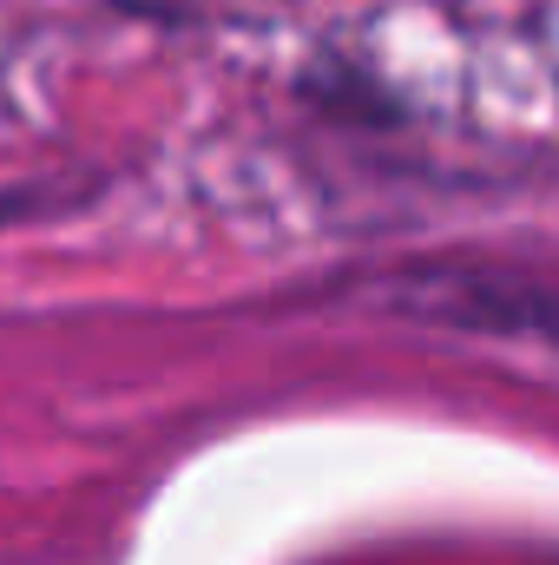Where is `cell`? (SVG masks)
Here are the masks:
<instances>
[{"mask_svg":"<svg viewBox=\"0 0 559 565\" xmlns=\"http://www.w3.org/2000/svg\"><path fill=\"white\" fill-rule=\"evenodd\" d=\"M402 316L467 329V335H507L559 349V282L514 277V270H421L389 289Z\"/></svg>","mask_w":559,"mask_h":565,"instance_id":"1","label":"cell"}]
</instances>
